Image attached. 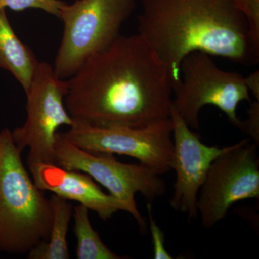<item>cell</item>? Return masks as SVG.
<instances>
[{
	"mask_svg": "<svg viewBox=\"0 0 259 259\" xmlns=\"http://www.w3.org/2000/svg\"><path fill=\"white\" fill-rule=\"evenodd\" d=\"M67 81L65 106L76 123L142 127L171 117V71L139 33L120 35Z\"/></svg>",
	"mask_w": 259,
	"mask_h": 259,
	"instance_id": "6da1fadb",
	"label": "cell"
},
{
	"mask_svg": "<svg viewBox=\"0 0 259 259\" xmlns=\"http://www.w3.org/2000/svg\"><path fill=\"white\" fill-rule=\"evenodd\" d=\"M139 33L168 66L174 87L187 54L202 51L241 64L258 61L234 0H141Z\"/></svg>",
	"mask_w": 259,
	"mask_h": 259,
	"instance_id": "7a4b0ae2",
	"label": "cell"
},
{
	"mask_svg": "<svg viewBox=\"0 0 259 259\" xmlns=\"http://www.w3.org/2000/svg\"><path fill=\"white\" fill-rule=\"evenodd\" d=\"M12 138L0 130V252L28 253L47 241L53 221L51 202L35 185Z\"/></svg>",
	"mask_w": 259,
	"mask_h": 259,
	"instance_id": "3957f363",
	"label": "cell"
},
{
	"mask_svg": "<svg viewBox=\"0 0 259 259\" xmlns=\"http://www.w3.org/2000/svg\"><path fill=\"white\" fill-rule=\"evenodd\" d=\"M136 8L135 0H76L66 3L59 19L64 32L53 66L69 79L90 58L110 47Z\"/></svg>",
	"mask_w": 259,
	"mask_h": 259,
	"instance_id": "277c9868",
	"label": "cell"
},
{
	"mask_svg": "<svg viewBox=\"0 0 259 259\" xmlns=\"http://www.w3.org/2000/svg\"><path fill=\"white\" fill-rule=\"evenodd\" d=\"M180 81L174 87L175 97L172 107L192 130L199 129L201 109L213 105L224 112L232 125L243 130L237 107L243 101L250 102L244 76L218 67L211 56L193 51L182 59Z\"/></svg>",
	"mask_w": 259,
	"mask_h": 259,
	"instance_id": "5b68a950",
	"label": "cell"
},
{
	"mask_svg": "<svg viewBox=\"0 0 259 259\" xmlns=\"http://www.w3.org/2000/svg\"><path fill=\"white\" fill-rule=\"evenodd\" d=\"M55 164L69 171H81L103 186L116 198L128 204L140 228L146 224L136 204L135 196L140 193L153 201L166 192V184L159 174L139 163L117 161L113 154L85 151L70 142L63 134L56 136Z\"/></svg>",
	"mask_w": 259,
	"mask_h": 259,
	"instance_id": "8992f818",
	"label": "cell"
},
{
	"mask_svg": "<svg viewBox=\"0 0 259 259\" xmlns=\"http://www.w3.org/2000/svg\"><path fill=\"white\" fill-rule=\"evenodd\" d=\"M67 79L56 74L53 66L39 62L26 94L27 118L21 127L11 131L12 138L23 152L28 148V165L55 164L56 136L63 125L71 127L74 121L65 106Z\"/></svg>",
	"mask_w": 259,
	"mask_h": 259,
	"instance_id": "52a82bcc",
	"label": "cell"
},
{
	"mask_svg": "<svg viewBox=\"0 0 259 259\" xmlns=\"http://www.w3.org/2000/svg\"><path fill=\"white\" fill-rule=\"evenodd\" d=\"M258 145L245 139L231 145L211 164L197 198L201 223L212 228L236 202L259 198Z\"/></svg>",
	"mask_w": 259,
	"mask_h": 259,
	"instance_id": "ba28073f",
	"label": "cell"
},
{
	"mask_svg": "<svg viewBox=\"0 0 259 259\" xmlns=\"http://www.w3.org/2000/svg\"><path fill=\"white\" fill-rule=\"evenodd\" d=\"M172 131L170 117L142 127H96L74 122L63 134L85 151L130 156L162 175L172 171Z\"/></svg>",
	"mask_w": 259,
	"mask_h": 259,
	"instance_id": "9c48e42d",
	"label": "cell"
},
{
	"mask_svg": "<svg viewBox=\"0 0 259 259\" xmlns=\"http://www.w3.org/2000/svg\"><path fill=\"white\" fill-rule=\"evenodd\" d=\"M171 119L173 125L174 156L172 170L176 174L174 193L170 206L189 220L198 216V194L211 164L231 146L219 148L203 144L200 136L186 124L173 107Z\"/></svg>",
	"mask_w": 259,
	"mask_h": 259,
	"instance_id": "30bf717a",
	"label": "cell"
},
{
	"mask_svg": "<svg viewBox=\"0 0 259 259\" xmlns=\"http://www.w3.org/2000/svg\"><path fill=\"white\" fill-rule=\"evenodd\" d=\"M29 170L35 185L67 200H74L94 211L106 221L118 211L134 216L131 207L111 194H105L87 174L69 171L56 164L31 163Z\"/></svg>",
	"mask_w": 259,
	"mask_h": 259,
	"instance_id": "8fae6325",
	"label": "cell"
},
{
	"mask_svg": "<svg viewBox=\"0 0 259 259\" xmlns=\"http://www.w3.org/2000/svg\"><path fill=\"white\" fill-rule=\"evenodd\" d=\"M5 10L0 9V68L11 73L27 93L39 61L15 34Z\"/></svg>",
	"mask_w": 259,
	"mask_h": 259,
	"instance_id": "7c38bea8",
	"label": "cell"
},
{
	"mask_svg": "<svg viewBox=\"0 0 259 259\" xmlns=\"http://www.w3.org/2000/svg\"><path fill=\"white\" fill-rule=\"evenodd\" d=\"M53 211L49 238L28 253L29 259H69L67 233L73 215L72 204L67 199L53 194L49 199Z\"/></svg>",
	"mask_w": 259,
	"mask_h": 259,
	"instance_id": "4fadbf2b",
	"label": "cell"
},
{
	"mask_svg": "<svg viewBox=\"0 0 259 259\" xmlns=\"http://www.w3.org/2000/svg\"><path fill=\"white\" fill-rule=\"evenodd\" d=\"M74 231L77 241L76 255L78 259H122L116 254L103 241L92 226L89 209L79 204L74 209Z\"/></svg>",
	"mask_w": 259,
	"mask_h": 259,
	"instance_id": "5bb4252c",
	"label": "cell"
},
{
	"mask_svg": "<svg viewBox=\"0 0 259 259\" xmlns=\"http://www.w3.org/2000/svg\"><path fill=\"white\" fill-rule=\"evenodd\" d=\"M65 4L61 0H0V9L10 8L15 11L38 9L59 18Z\"/></svg>",
	"mask_w": 259,
	"mask_h": 259,
	"instance_id": "9a60e30c",
	"label": "cell"
},
{
	"mask_svg": "<svg viewBox=\"0 0 259 259\" xmlns=\"http://www.w3.org/2000/svg\"><path fill=\"white\" fill-rule=\"evenodd\" d=\"M248 24L249 37L253 49L259 54V0H234Z\"/></svg>",
	"mask_w": 259,
	"mask_h": 259,
	"instance_id": "2e32d148",
	"label": "cell"
},
{
	"mask_svg": "<svg viewBox=\"0 0 259 259\" xmlns=\"http://www.w3.org/2000/svg\"><path fill=\"white\" fill-rule=\"evenodd\" d=\"M147 211L150 233L152 238L153 258L155 259L174 258L165 247L164 233L153 218L152 205L151 203L148 204Z\"/></svg>",
	"mask_w": 259,
	"mask_h": 259,
	"instance_id": "e0dca14e",
	"label": "cell"
},
{
	"mask_svg": "<svg viewBox=\"0 0 259 259\" xmlns=\"http://www.w3.org/2000/svg\"><path fill=\"white\" fill-rule=\"evenodd\" d=\"M248 117L243 121L242 131L248 134L253 139L254 143L258 145L259 142V101L250 102L248 110Z\"/></svg>",
	"mask_w": 259,
	"mask_h": 259,
	"instance_id": "ac0fdd59",
	"label": "cell"
},
{
	"mask_svg": "<svg viewBox=\"0 0 259 259\" xmlns=\"http://www.w3.org/2000/svg\"><path fill=\"white\" fill-rule=\"evenodd\" d=\"M245 85L254 96L255 100L259 101V71H256L244 77Z\"/></svg>",
	"mask_w": 259,
	"mask_h": 259,
	"instance_id": "d6986e66",
	"label": "cell"
}]
</instances>
